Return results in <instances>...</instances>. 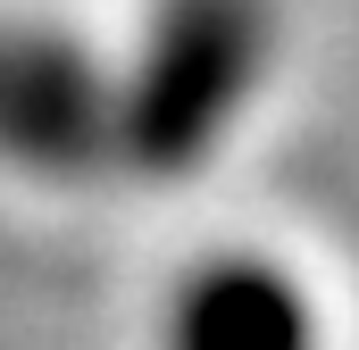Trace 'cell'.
<instances>
[{"instance_id": "cell-1", "label": "cell", "mask_w": 359, "mask_h": 350, "mask_svg": "<svg viewBox=\"0 0 359 350\" xmlns=\"http://www.w3.org/2000/svg\"><path fill=\"white\" fill-rule=\"evenodd\" d=\"M100 134L92 117V84L84 67L25 34V25H0V159H25V167H76Z\"/></svg>"}, {"instance_id": "cell-2", "label": "cell", "mask_w": 359, "mask_h": 350, "mask_svg": "<svg viewBox=\"0 0 359 350\" xmlns=\"http://www.w3.org/2000/svg\"><path fill=\"white\" fill-rule=\"evenodd\" d=\"M176 350H292V317L268 275H209L176 317Z\"/></svg>"}]
</instances>
